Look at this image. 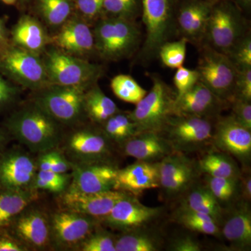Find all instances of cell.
<instances>
[{
    "label": "cell",
    "instance_id": "cell-18",
    "mask_svg": "<svg viewBox=\"0 0 251 251\" xmlns=\"http://www.w3.org/2000/svg\"><path fill=\"white\" fill-rule=\"evenodd\" d=\"M128 193L110 190L97 193L64 191L59 196L62 209L75 211L100 221L108 215L115 204Z\"/></svg>",
    "mask_w": 251,
    "mask_h": 251
},
{
    "label": "cell",
    "instance_id": "cell-33",
    "mask_svg": "<svg viewBox=\"0 0 251 251\" xmlns=\"http://www.w3.org/2000/svg\"><path fill=\"white\" fill-rule=\"evenodd\" d=\"M102 131L110 141L121 144L138 134L136 125L130 119L128 112H117L104 122Z\"/></svg>",
    "mask_w": 251,
    "mask_h": 251
},
{
    "label": "cell",
    "instance_id": "cell-41",
    "mask_svg": "<svg viewBox=\"0 0 251 251\" xmlns=\"http://www.w3.org/2000/svg\"><path fill=\"white\" fill-rule=\"evenodd\" d=\"M116 238L106 231L96 229L81 244L78 250L82 251H116Z\"/></svg>",
    "mask_w": 251,
    "mask_h": 251
},
{
    "label": "cell",
    "instance_id": "cell-13",
    "mask_svg": "<svg viewBox=\"0 0 251 251\" xmlns=\"http://www.w3.org/2000/svg\"><path fill=\"white\" fill-rule=\"evenodd\" d=\"M109 141L103 131L80 128L67 137L62 152L73 165L107 162L110 153Z\"/></svg>",
    "mask_w": 251,
    "mask_h": 251
},
{
    "label": "cell",
    "instance_id": "cell-19",
    "mask_svg": "<svg viewBox=\"0 0 251 251\" xmlns=\"http://www.w3.org/2000/svg\"><path fill=\"white\" fill-rule=\"evenodd\" d=\"M50 38L54 47L82 58L96 53L93 31L90 24L76 14L73 15Z\"/></svg>",
    "mask_w": 251,
    "mask_h": 251
},
{
    "label": "cell",
    "instance_id": "cell-43",
    "mask_svg": "<svg viewBox=\"0 0 251 251\" xmlns=\"http://www.w3.org/2000/svg\"><path fill=\"white\" fill-rule=\"evenodd\" d=\"M227 56L237 69L251 67V32L239 41Z\"/></svg>",
    "mask_w": 251,
    "mask_h": 251
},
{
    "label": "cell",
    "instance_id": "cell-39",
    "mask_svg": "<svg viewBox=\"0 0 251 251\" xmlns=\"http://www.w3.org/2000/svg\"><path fill=\"white\" fill-rule=\"evenodd\" d=\"M187 44L184 38H180L177 41H167L160 48L157 57H159L163 65L171 69L182 67L186 59Z\"/></svg>",
    "mask_w": 251,
    "mask_h": 251
},
{
    "label": "cell",
    "instance_id": "cell-49",
    "mask_svg": "<svg viewBox=\"0 0 251 251\" xmlns=\"http://www.w3.org/2000/svg\"><path fill=\"white\" fill-rule=\"evenodd\" d=\"M170 250L173 251H201V245L193 238L181 237L172 243Z\"/></svg>",
    "mask_w": 251,
    "mask_h": 251
},
{
    "label": "cell",
    "instance_id": "cell-54",
    "mask_svg": "<svg viewBox=\"0 0 251 251\" xmlns=\"http://www.w3.org/2000/svg\"><path fill=\"white\" fill-rule=\"evenodd\" d=\"M6 5H15L17 4L18 0H1Z\"/></svg>",
    "mask_w": 251,
    "mask_h": 251
},
{
    "label": "cell",
    "instance_id": "cell-53",
    "mask_svg": "<svg viewBox=\"0 0 251 251\" xmlns=\"http://www.w3.org/2000/svg\"><path fill=\"white\" fill-rule=\"evenodd\" d=\"M10 135L5 128L0 126V154L6 150V145L9 141Z\"/></svg>",
    "mask_w": 251,
    "mask_h": 251
},
{
    "label": "cell",
    "instance_id": "cell-30",
    "mask_svg": "<svg viewBox=\"0 0 251 251\" xmlns=\"http://www.w3.org/2000/svg\"><path fill=\"white\" fill-rule=\"evenodd\" d=\"M198 168L209 176L240 178L241 172L232 157L226 153L210 152L198 162Z\"/></svg>",
    "mask_w": 251,
    "mask_h": 251
},
{
    "label": "cell",
    "instance_id": "cell-44",
    "mask_svg": "<svg viewBox=\"0 0 251 251\" xmlns=\"http://www.w3.org/2000/svg\"><path fill=\"white\" fill-rule=\"evenodd\" d=\"M198 81L199 75L196 69L192 70L184 67V66L176 69L173 77V82L176 90L175 98H179L186 93L190 89L192 88Z\"/></svg>",
    "mask_w": 251,
    "mask_h": 251
},
{
    "label": "cell",
    "instance_id": "cell-51",
    "mask_svg": "<svg viewBox=\"0 0 251 251\" xmlns=\"http://www.w3.org/2000/svg\"><path fill=\"white\" fill-rule=\"evenodd\" d=\"M11 44L10 34L6 26V21L0 18V52L7 49Z\"/></svg>",
    "mask_w": 251,
    "mask_h": 251
},
{
    "label": "cell",
    "instance_id": "cell-34",
    "mask_svg": "<svg viewBox=\"0 0 251 251\" xmlns=\"http://www.w3.org/2000/svg\"><path fill=\"white\" fill-rule=\"evenodd\" d=\"M177 221L186 228L208 235H218L219 225L211 216L182 206L177 214Z\"/></svg>",
    "mask_w": 251,
    "mask_h": 251
},
{
    "label": "cell",
    "instance_id": "cell-32",
    "mask_svg": "<svg viewBox=\"0 0 251 251\" xmlns=\"http://www.w3.org/2000/svg\"><path fill=\"white\" fill-rule=\"evenodd\" d=\"M140 229L125 232L116 238V251H157L161 249L158 238Z\"/></svg>",
    "mask_w": 251,
    "mask_h": 251
},
{
    "label": "cell",
    "instance_id": "cell-26",
    "mask_svg": "<svg viewBox=\"0 0 251 251\" xmlns=\"http://www.w3.org/2000/svg\"><path fill=\"white\" fill-rule=\"evenodd\" d=\"M11 44L34 53L45 52L46 46L50 44V37L39 20L23 15L11 29Z\"/></svg>",
    "mask_w": 251,
    "mask_h": 251
},
{
    "label": "cell",
    "instance_id": "cell-31",
    "mask_svg": "<svg viewBox=\"0 0 251 251\" xmlns=\"http://www.w3.org/2000/svg\"><path fill=\"white\" fill-rule=\"evenodd\" d=\"M183 206L211 216L219 225L224 214L221 204L206 186L193 190L188 194Z\"/></svg>",
    "mask_w": 251,
    "mask_h": 251
},
{
    "label": "cell",
    "instance_id": "cell-38",
    "mask_svg": "<svg viewBox=\"0 0 251 251\" xmlns=\"http://www.w3.org/2000/svg\"><path fill=\"white\" fill-rule=\"evenodd\" d=\"M206 176V186L220 204L230 202L239 194L240 178L214 177L209 175Z\"/></svg>",
    "mask_w": 251,
    "mask_h": 251
},
{
    "label": "cell",
    "instance_id": "cell-27",
    "mask_svg": "<svg viewBox=\"0 0 251 251\" xmlns=\"http://www.w3.org/2000/svg\"><path fill=\"white\" fill-rule=\"evenodd\" d=\"M34 190L2 188L0 191V227H7L11 221L36 198Z\"/></svg>",
    "mask_w": 251,
    "mask_h": 251
},
{
    "label": "cell",
    "instance_id": "cell-10",
    "mask_svg": "<svg viewBox=\"0 0 251 251\" xmlns=\"http://www.w3.org/2000/svg\"><path fill=\"white\" fill-rule=\"evenodd\" d=\"M89 88L49 85L37 91L34 103L62 125H74L82 118L84 99Z\"/></svg>",
    "mask_w": 251,
    "mask_h": 251
},
{
    "label": "cell",
    "instance_id": "cell-23",
    "mask_svg": "<svg viewBox=\"0 0 251 251\" xmlns=\"http://www.w3.org/2000/svg\"><path fill=\"white\" fill-rule=\"evenodd\" d=\"M120 145L126 156L150 163L161 161L175 152L166 138L156 131L140 132Z\"/></svg>",
    "mask_w": 251,
    "mask_h": 251
},
{
    "label": "cell",
    "instance_id": "cell-12",
    "mask_svg": "<svg viewBox=\"0 0 251 251\" xmlns=\"http://www.w3.org/2000/svg\"><path fill=\"white\" fill-rule=\"evenodd\" d=\"M212 143L222 152L233 156L249 166L251 158V130L244 127L232 115L215 119Z\"/></svg>",
    "mask_w": 251,
    "mask_h": 251
},
{
    "label": "cell",
    "instance_id": "cell-1",
    "mask_svg": "<svg viewBox=\"0 0 251 251\" xmlns=\"http://www.w3.org/2000/svg\"><path fill=\"white\" fill-rule=\"evenodd\" d=\"M59 124L36 103L25 105L11 113L4 127L10 136L40 153L57 148L61 143Z\"/></svg>",
    "mask_w": 251,
    "mask_h": 251
},
{
    "label": "cell",
    "instance_id": "cell-47",
    "mask_svg": "<svg viewBox=\"0 0 251 251\" xmlns=\"http://www.w3.org/2000/svg\"><path fill=\"white\" fill-rule=\"evenodd\" d=\"M231 115L241 125L251 130V101L235 99L231 102Z\"/></svg>",
    "mask_w": 251,
    "mask_h": 251
},
{
    "label": "cell",
    "instance_id": "cell-11",
    "mask_svg": "<svg viewBox=\"0 0 251 251\" xmlns=\"http://www.w3.org/2000/svg\"><path fill=\"white\" fill-rule=\"evenodd\" d=\"M98 221V219L69 209L56 211L50 218L51 243L62 250H76L97 229Z\"/></svg>",
    "mask_w": 251,
    "mask_h": 251
},
{
    "label": "cell",
    "instance_id": "cell-6",
    "mask_svg": "<svg viewBox=\"0 0 251 251\" xmlns=\"http://www.w3.org/2000/svg\"><path fill=\"white\" fill-rule=\"evenodd\" d=\"M152 87L128 115L136 125L138 133L160 132L167 120L174 115L175 94L158 75H151Z\"/></svg>",
    "mask_w": 251,
    "mask_h": 251
},
{
    "label": "cell",
    "instance_id": "cell-48",
    "mask_svg": "<svg viewBox=\"0 0 251 251\" xmlns=\"http://www.w3.org/2000/svg\"><path fill=\"white\" fill-rule=\"evenodd\" d=\"M6 227H0V251H27Z\"/></svg>",
    "mask_w": 251,
    "mask_h": 251
},
{
    "label": "cell",
    "instance_id": "cell-2",
    "mask_svg": "<svg viewBox=\"0 0 251 251\" xmlns=\"http://www.w3.org/2000/svg\"><path fill=\"white\" fill-rule=\"evenodd\" d=\"M92 31L96 53L105 61L132 57L142 43L141 30L135 21L103 16Z\"/></svg>",
    "mask_w": 251,
    "mask_h": 251
},
{
    "label": "cell",
    "instance_id": "cell-8",
    "mask_svg": "<svg viewBox=\"0 0 251 251\" xmlns=\"http://www.w3.org/2000/svg\"><path fill=\"white\" fill-rule=\"evenodd\" d=\"M198 49L196 70L200 82L229 105L234 99L238 69L226 54L206 45L201 46Z\"/></svg>",
    "mask_w": 251,
    "mask_h": 251
},
{
    "label": "cell",
    "instance_id": "cell-17",
    "mask_svg": "<svg viewBox=\"0 0 251 251\" xmlns=\"http://www.w3.org/2000/svg\"><path fill=\"white\" fill-rule=\"evenodd\" d=\"M38 172L36 160L18 149L0 154V183L3 188L31 189Z\"/></svg>",
    "mask_w": 251,
    "mask_h": 251
},
{
    "label": "cell",
    "instance_id": "cell-14",
    "mask_svg": "<svg viewBox=\"0 0 251 251\" xmlns=\"http://www.w3.org/2000/svg\"><path fill=\"white\" fill-rule=\"evenodd\" d=\"M216 0H177L175 23L177 35L199 48Z\"/></svg>",
    "mask_w": 251,
    "mask_h": 251
},
{
    "label": "cell",
    "instance_id": "cell-55",
    "mask_svg": "<svg viewBox=\"0 0 251 251\" xmlns=\"http://www.w3.org/2000/svg\"><path fill=\"white\" fill-rule=\"evenodd\" d=\"M28 1H29V0H18V3H20L21 5H25L27 4Z\"/></svg>",
    "mask_w": 251,
    "mask_h": 251
},
{
    "label": "cell",
    "instance_id": "cell-21",
    "mask_svg": "<svg viewBox=\"0 0 251 251\" xmlns=\"http://www.w3.org/2000/svg\"><path fill=\"white\" fill-rule=\"evenodd\" d=\"M229 104L198 81L192 88L175 98L174 115H191L215 120Z\"/></svg>",
    "mask_w": 251,
    "mask_h": 251
},
{
    "label": "cell",
    "instance_id": "cell-50",
    "mask_svg": "<svg viewBox=\"0 0 251 251\" xmlns=\"http://www.w3.org/2000/svg\"><path fill=\"white\" fill-rule=\"evenodd\" d=\"M239 193L242 195V201L251 202V174H247L244 176L241 175L239 181Z\"/></svg>",
    "mask_w": 251,
    "mask_h": 251
},
{
    "label": "cell",
    "instance_id": "cell-16",
    "mask_svg": "<svg viewBox=\"0 0 251 251\" xmlns=\"http://www.w3.org/2000/svg\"><path fill=\"white\" fill-rule=\"evenodd\" d=\"M161 207L144 205L128 193L113 206L110 213L100 220L108 227L128 232L141 228L161 214Z\"/></svg>",
    "mask_w": 251,
    "mask_h": 251
},
{
    "label": "cell",
    "instance_id": "cell-45",
    "mask_svg": "<svg viewBox=\"0 0 251 251\" xmlns=\"http://www.w3.org/2000/svg\"><path fill=\"white\" fill-rule=\"evenodd\" d=\"M235 99L251 101V67L238 69L234 88Z\"/></svg>",
    "mask_w": 251,
    "mask_h": 251
},
{
    "label": "cell",
    "instance_id": "cell-46",
    "mask_svg": "<svg viewBox=\"0 0 251 251\" xmlns=\"http://www.w3.org/2000/svg\"><path fill=\"white\" fill-rule=\"evenodd\" d=\"M19 89L4 78L0 73V113L7 110L16 102Z\"/></svg>",
    "mask_w": 251,
    "mask_h": 251
},
{
    "label": "cell",
    "instance_id": "cell-52",
    "mask_svg": "<svg viewBox=\"0 0 251 251\" xmlns=\"http://www.w3.org/2000/svg\"><path fill=\"white\" fill-rule=\"evenodd\" d=\"M242 11L243 14L249 17L251 12V0H231Z\"/></svg>",
    "mask_w": 251,
    "mask_h": 251
},
{
    "label": "cell",
    "instance_id": "cell-25",
    "mask_svg": "<svg viewBox=\"0 0 251 251\" xmlns=\"http://www.w3.org/2000/svg\"><path fill=\"white\" fill-rule=\"evenodd\" d=\"M229 211L223 224L222 233L232 249L249 251L251 247V211L249 202L241 201Z\"/></svg>",
    "mask_w": 251,
    "mask_h": 251
},
{
    "label": "cell",
    "instance_id": "cell-40",
    "mask_svg": "<svg viewBox=\"0 0 251 251\" xmlns=\"http://www.w3.org/2000/svg\"><path fill=\"white\" fill-rule=\"evenodd\" d=\"M38 171H49L57 173H68L72 171L73 163L57 148L39 153L36 159Z\"/></svg>",
    "mask_w": 251,
    "mask_h": 251
},
{
    "label": "cell",
    "instance_id": "cell-56",
    "mask_svg": "<svg viewBox=\"0 0 251 251\" xmlns=\"http://www.w3.org/2000/svg\"><path fill=\"white\" fill-rule=\"evenodd\" d=\"M2 186H1V183H0V191H1V189H2Z\"/></svg>",
    "mask_w": 251,
    "mask_h": 251
},
{
    "label": "cell",
    "instance_id": "cell-24",
    "mask_svg": "<svg viewBox=\"0 0 251 251\" xmlns=\"http://www.w3.org/2000/svg\"><path fill=\"white\" fill-rule=\"evenodd\" d=\"M158 163L137 161L118 170L115 190L137 195L146 190L159 188Z\"/></svg>",
    "mask_w": 251,
    "mask_h": 251
},
{
    "label": "cell",
    "instance_id": "cell-9",
    "mask_svg": "<svg viewBox=\"0 0 251 251\" xmlns=\"http://www.w3.org/2000/svg\"><path fill=\"white\" fill-rule=\"evenodd\" d=\"M175 152H193L212 143L211 120L191 115H173L160 132Z\"/></svg>",
    "mask_w": 251,
    "mask_h": 251
},
{
    "label": "cell",
    "instance_id": "cell-5",
    "mask_svg": "<svg viewBox=\"0 0 251 251\" xmlns=\"http://www.w3.org/2000/svg\"><path fill=\"white\" fill-rule=\"evenodd\" d=\"M44 59L50 85L90 88L103 75L99 64L53 47L45 50Z\"/></svg>",
    "mask_w": 251,
    "mask_h": 251
},
{
    "label": "cell",
    "instance_id": "cell-22",
    "mask_svg": "<svg viewBox=\"0 0 251 251\" xmlns=\"http://www.w3.org/2000/svg\"><path fill=\"white\" fill-rule=\"evenodd\" d=\"M175 153L158 163L160 187L170 196H176L187 189L196 176L193 163L181 153Z\"/></svg>",
    "mask_w": 251,
    "mask_h": 251
},
{
    "label": "cell",
    "instance_id": "cell-29",
    "mask_svg": "<svg viewBox=\"0 0 251 251\" xmlns=\"http://www.w3.org/2000/svg\"><path fill=\"white\" fill-rule=\"evenodd\" d=\"M34 8L49 27H60L73 15V0H34Z\"/></svg>",
    "mask_w": 251,
    "mask_h": 251
},
{
    "label": "cell",
    "instance_id": "cell-36",
    "mask_svg": "<svg viewBox=\"0 0 251 251\" xmlns=\"http://www.w3.org/2000/svg\"><path fill=\"white\" fill-rule=\"evenodd\" d=\"M72 175L49 171H38L31 188L34 191H48L62 194L70 184Z\"/></svg>",
    "mask_w": 251,
    "mask_h": 251
},
{
    "label": "cell",
    "instance_id": "cell-35",
    "mask_svg": "<svg viewBox=\"0 0 251 251\" xmlns=\"http://www.w3.org/2000/svg\"><path fill=\"white\" fill-rule=\"evenodd\" d=\"M110 87L117 98L128 103H138L148 93L133 77L125 74L114 77Z\"/></svg>",
    "mask_w": 251,
    "mask_h": 251
},
{
    "label": "cell",
    "instance_id": "cell-20",
    "mask_svg": "<svg viewBox=\"0 0 251 251\" xmlns=\"http://www.w3.org/2000/svg\"><path fill=\"white\" fill-rule=\"evenodd\" d=\"M118 170L108 162L74 165L67 190L82 193L115 190Z\"/></svg>",
    "mask_w": 251,
    "mask_h": 251
},
{
    "label": "cell",
    "instance_id": "cell-37",
    "mask_svg": "<svg viewBox=\"0 0 251 251\" xmlns=\"http://www.w3.org/2000/svg\"><path fill=\"white\" fill-rule=\"evenodd\" d=\"M142 0H103V16L135 21L141 17Z\"/></svg>",
    "mask_w": 251,
    "mask_h": 251
},
{
    "label": "cell",
    "instance_id": "cell-7",
    "mask_svg": "<svg viewBox=\"0 0 251 251\" xmlns=\"http://www.w3.org/2000/svg\"><path fill=\"white\" fill-rule=\"evenodd\" d=\"M0 73L15 83L35 92L50 85L41 54L12 44L0 52Z\"/></svg>",
    "mask_w": 251,
    "mask_h": 251
},
{
    "label": "cell",
    "instance_id": "cell-3",
    "mask_svg": "<svg viewBox=\"0 0 251 251\" xmlns=\"http://www.w3.org/2000/svg\"><path fill=\"white\" fill-rule=\"evenodd\" d=\"M249 32V18L231 0H216L211 9L202 45L227 55Z\"/></svg>",
    "mask_w": 251,
    "mask_h": 251
},
{
    "label": "cell",
    "instance_id": "cell-42",
    "mask_svg": "<svg viewBox=\"0 0 251 251\" xmlns=\"http://www.w3.org/2000/svg\"><path fill=\"white\" fill-rule=\"evenodd\" d=\"M75 14L90 24L103 17V0H73Z\"/></svg>",
    "mask_w": 251,
    "mask_h": 251
},
{
    "label": "cell",
    "instance_id": "cell-4",
    "mask_svg": "<svg viewBox=\"0 0 251 251\" xmlns=\"http://www.w3.org/2000/svg\"><path fill=\"white\" fill-rule=\"evenodd\" d=\"M176 4L177 0H142L141 18L145 36L138 56L141 62L156 59L161 46L177 35Z\"/></svg>",
    "mask_w": 251,
    "mask_h": 251
},
{
    "label": "cell",
    "instance_id": "cell-28",
    "mask_svg": "<svg viewBox=\"0 0 251 251\" xmlns=\"http://www.w3.org/2000/svg\"><path fill=\"white\" fill-rule=\"evenodd\" d=\"M120 111L116 103L105 95L98 84H94L86 91L84 112L91 121L102 125Z\"/></svg>",
    "mask_w": 251,
    "mask_h": 251
},
{
    "label": "cell",
    "instance_id": "cell-15",
    "mask_svg": "<svg viewBox=\"0 0 251 251\" xmlns=\"http://www.w3.org/2000/svg\"><path fill=\"white\" fill-rule=\"evenodd\" d=\"M6 227L28 251L46 250L52 244L50 218L39 209L27 206Z\"/></svg>",
    "mask_w": 251,
    "mask_h": 251
}]
</instances>
